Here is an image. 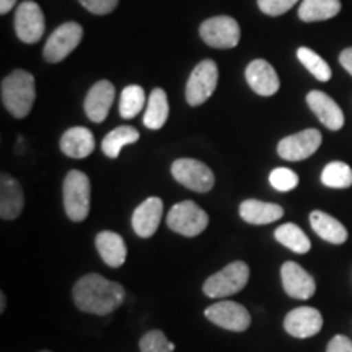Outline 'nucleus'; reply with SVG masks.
Returning a JSON list of instances; mask_svg holds the SVG:
<instances>
[{"mask_svg": "<svg viewBox=\"0 0 352 352\" xmlns=\"http://www.w3.org/2000/svg\"><path fill=\"white\" fill-rule=\"evenodd\" d=\"M270 183L272 188L277 189V191L287 192L298 186V175L290 168L280 166V168H274L271 171Z\"/></svg>", "mask_w": 352, "mask_h": 352, "instance_id": "obj_32", "label": "nucleus"}, {"mask_svg": "<svg viewBox=\"0 0 352 352\" xmlns=\"http://www.w3.org/2000/svg\"><path fill=\"white\" fill-rule=\"evenodd\" d=\"M206 44L217 50H230L240 41V26L235 19L222 15L206 20L199 28Z\"/></svg>", "mask_w": 352, "mask_h": 352, "instance_id": "obj_8", "label": "nucleus"}, {"mask_svg": "<svg viewBox=\"0 0 352 352\" xmlns=\"http://www.w3.org/2000/svg\"><path fill=\"white\" fill-rule=\"evenodd\" d=\"M168 98H166L165 90L162 88H155L147 100V109L144 114V124L148 129L157 131L165 126L166 120H168Z\"/></svg>", "mask_w": 352, "mask_h": 352, "instance_id": "obj_24", "label": "nucleus"}, {"mask_svg": "<svg viewBox=\"0 0 352 352\" xmlns=\"http://www.w3.org/2000/svg\"><path fill=\"white\" fill-rule=\"evenodd\" d=\"M25 206L23 189L20 183L10 175L2 173L0 176V217L3 220H13L21 214Z\"/></svg>", "mask_w": 352, "mask_h": 352, "instance_id": "obj_19", "label": "nucleus"}, {"mask_svg": "<svg viewBox=\"0 0 352 352\" xmlns=\"http://www.w3.org/2000/svg\"><path fill=\"white\" fill-rule=\"evenodd\" d=\"M321 183L328 188L346 189L352 186V168L342 162H331L321 171Z\"/></svg>", "mask_w": 352, "mask_h": 352, "instance_id": "obj_28", "label": "nucleus"}, {"mask_svg": "<svg viewBox=\"0 0 352 352\" xmlns=\"http://www.w3.org/2000/svg\"><path fill=\"white\" fill-rule=\"evenodd\" d=\"M82 36L83 28L76 21L60 25L46 41L43 51L44 59L51 64L60 63L80 44Z\"/></svg>", "mask_w": 352, "mask_h": 352, "instance_id": "obj_9", "label": "nucleus"}, {"mask_svg": "<svg viewBox=\"0 0 352 352\" xmlns=\"http://www.w3.org/2000/svg\"><path fill=\"white\" fill-rule=\"evenodd\" d=\"M280 277L285 294L297 300H307L315 294L316 284L315 279L303 270L300 264L287 261L280 267Z\"/></svg>", "mask_w": 352, "mask_h": 352, "instance_id": "obj_14", "label": "nucleus"}, {"mask_svg": "<svg viewBox=\"0 0 352 352\" xmlns=\"http://www.w3.org/2000/svg\"><path fill=\"white\" fill-rule=\"evenodd\" d=\"M36 91L34 77L26 70H13L2 80V103L16 120H23L33 108Z\"/></svg>", "mask_w": 352, "mask_h": 352, "instance_id": "obj_2", "label": "nucleus"}, {"mask_svg": "<svg viewBox=\"0 0 352 352\" xmlns=\"http://www.w3.org/2000/svg\"><path fill=\"white\" fill-rule=\"evenodd\" d=\"M44 28V15L41 7L36 2L26 0L21 2L15 13V32L20 41L26 44H34L43 38Z\"/></svg>", "mask_w": 352, "mask_h": 352, "instance_id": "obj_11", "label": "nucleus"}, {"mask_svg": "<svg viewBox=\"0 0 352 352\" xmlns=\"http://www.w3.org/2000/svg\"><path fill=\"white\" fill-rule=\"evenodd\" d=\"M64 209L72 222H82L90 212V179L78 170H70L64 179Z\"/></svg>", "mask_w": 352, "mask_h": 352, "instance_id": "obj_3", "label": "nucleus"}, {"mask_svg": "<svg viewBox=\"0 0 352 352\" xmlns=\"http://www.w3.org/2000/svg\"><path fill=\"white\" fill-rule=\"evenodd\" d=\"M43 352H51V351H43Z\"/></svg>", "mask_w": 352, "mask_h": 352, "instance_id": "obj_39", "label": "nucleus"}, {"mask_svg": "<svg viewBox=\"0 0 352 352\" xmlns=\"http://www.w3.org/2000/svg\"><path fill=\"white\" fill-rule=\"evenodd\" d=\"M240 215L245 222L253 223V226H266L283 217L284 209L272 202L246 199L240 204Z\"/></svg>", "mask_w": 352, "mask_h": 352, "instance_id": "obj_21", "label": "nucleus"}, {"mask_svg": "<svg viewBox=\"0 0 352 352\" xmlns=\"http://www.w3.org/2000/svg\"><path fill=\"white\" fill-rule=\"evenodd\" d=\"M219 82V69L214 60L206 59L195 67L186 83V101L191 107L206 103L215 91Z\"/></svg>", "mask_w": 352, "mask_h": 352, "instance_id": "obj_6", "label": "nucleus"}, {"mask_svg": "<svg viewBox=\"0 0 352 352\" xmlns=\"http://www.w3.org/2000/svg\"><path fill=\"white\" fill-rule=\"evenodd\" d=\"M206 318L212 321L217 327L228 329V331H246L252 324V315L240 303L232 300L217 302L206 308Z\"/></svg>", "mask_w": 352, "mask_h": 352, "instance_id": "obj_10", "label": "nucleus"}, {"mask_svg": "<svg viewBox=\"0 0 352 352\" xmlns=\"http://www.w3.org/2000/svg\"><path fill=\"white\" fill-rule=\"evenodd\" d=\"M164 215V202L160 197H148L132 214V228L142 239H151L160 226Z\"/></svg>", "mask_w": 352, "mask_h": 352, "instance_id": "obj_17", "label": "nucleus"}, {"mask_svg": "<svg viewBox=\"0 0 352 352\" xmlns=\"http://www.w3.org/2000/svg\"><path fill=\"white\" fill-rule=\"evenodd\" d=\"M114 94H116V90H114L111 82L100 80L95 83L88 91L85 103H83L88 120L94 122H103L107 120L109 109L113 107Z\"/></svg>", "mask_w": 352, "mask_h": 352, "instance_id": "obj_16", "label": "nucleus"}, {"mask_svg": "<svg viewBox=\"0 0 352 352\" xmlns=\"http://www.w3.org/2000/svg\"><path fill=\"white\" fill-rule=\"evenodd\" d=\"M140 134L135 127L132 126H120L116 129H113L107 138L101 142V151L104 152V155L109 158H118L120 157L121 148L124 145L135 144L139 140Z\"/></svg>", "mask_w": 352, "mask_h": 352, "instance_id": "obj_26", "label": "nucleus"}, {"mask_svg": "<svg viewBox=\"0 0 352 352\" xmlns=\"http://www.w3.org/2000/svg\"><path fill=\"white\" fill-rule=\"evenodd\" d=\"M340 63L342 67H344L347 72L352 76V47H347L340 54Z\"/></svg>", "mask_w": 352, "mask_h": 352, "instance_id": "obj_36", "label": "nucleus"}, {"mask_svg": "<svg viewBox=\"0 0 352 352\" xmlns=\"http://www.w3.org/2000/svg\"><path fill=\"white\" fill-rule=\"evenodd\" d=\"M88 12L95 13V15H107L116 8L120 0H78Z\"/></svg>", "mask_w": 352, "mask_h": 352, "instance_id": "obj_34", "label": "nucleus"}, {"mask_svg": "<svg viewBox=\"0 0 352 352\" xmlns=\"http://www.w3.org/2000/svg\"><path fill=\"white\" fill-rule=\"evenodd\" d=\"M145 104H147V98H145V91L142 87L129 85L122 90L120 113L124 120H132L134 116H138Z\"/></svg>", "mask_w": 352, "mask_h": 352, "instance_id": "obj_29", "label": "nucleus"}, {"mask_svg": "<svg viewBox=\"0 0 352 352\" xmlns=\"http://www.w3.org/2000/svg\"><path fill=\"white\" fill-rule=\"evenodd\" d=\"M171 175L184 188L196 192H208L212 189L215 178L212 170L195 158H179L171 165Z\"/></svg>", "mask_w": 352, "mask_h": 352, "instance_id": "obj_7", "label": "nucleus"}, {"mask_svg": "<svg viewBox=\"0 0 352 352\" xmlns=\"http://www.w3.org/2000/svg\"><path fill=\"white\" fill-rule=\"evenodd\" d=\"M166 223L171 230L183 236H197L206 230L209 215L196 202L183 201L175 204L166 215Z\"/></svg>", "mask_w": 352, "mask_h": 352, "instance_id": "obj_5", "label": "nucleus"}, {"mask_svg": "<svg viewBox=\"0 0 352 352\" xmlns=\"http://www.w3.org/2000/svg\"><path fill=\"white\" fill-rule=\"evenodd\" d=\"M274 236L280 245L292 250L294 253L305 254L310 252L311 248V243L310 240H308V236L305 235V232H303L300 227H297L296 223H284V226L276 228Z\"/></svg>", "mask_w": 352, "mask_h": 352, "instance_id": "obj_27", "label": "nucleus"}, {"mask_svg": "<svg viewBox=\"0 0 352 352\" xmlns=\"http://www.w3.org/2000/svg\"><path fill=\"white\" fill-rule=\"evenodd\" d=\"M341 10L340 0H302L298 16L302 21H323L336 16Z\"/></svg>", "mask_w": 352, "mask_h": 352, "instance_id": "obj_25", "label": "nucleus"}, {"mask_svg": "<svg viewBox=\"0 0 352 352\" xmlns=\"http://www.w3.org/2000/svg\"><path fill=\"white\" fill-rule=\"evenodd\" d=\"M15 3L16 0H0V13L6 15V13H8L13 7H15Z\"/></svg>", "mask_w": 352, "mask_h": 352, "instance_id": "obj_37", "label": "nucleus"}, {"mask_svg": "<svg viewBox=\"0 0 352 352\" xmlns=\"http://www.w3.org/2000/svg\"><path fill=\"white\" fill-rule=\"evenodd\" d=\"M124 287L100 274H87L74 285V302L85 314L108 315L124 302Z\"/></svg>", "mask_w": 352, "mask_h": 352, "instance_id": "obj_1", "label": "nucleus"}, {"mask_svg": "<svg viewBox=\"0 0 352 352\" xmlns=\"http://www.w3.org/2000/svg\"><path fill=\"white\" fill-rule=\"evenodd\" d=\"M327 352H352V341L347 336L338 334L328 342Z\"/></svg>", "mask_w": 352, "mask_h": 352, "instance_id": "obj_35", "label": "nucleus"}, {"mask_svg": "<svg viewBox=\"0 0 352 352\" xmlns=\"http://www.w3.org/2000/svg\"><path fill=\"white\" fill-rule=\"evenodd\" d=\"M0 311H6V296L3 294H0Z\"/></svg>", "mask_w": 352, "mask_h": 352, "instance_id": "obj_38", "label": "nucleus"}, {"mask_svg": "<svg viewBox=\"0 0 352 352\" xmlns=\"http://www.w3.org/2000/svg\"><path fill=\"white\" fill-rule=\"evenodd\" d=\"M96 250H98L101 259L111 267H120L124 264L127 256V248L124 240L116 232H100L95 240Z\"/></svg>", "mask_w": 352, "mask_h": 352, "instance_id": "obj_22", "label": "nucleus"}, {"mask_svg": "<svg viewBox=\"0 0 352 352\" xmlns=\"http://www.w3.org/2000/svg\"><path fill=\"white\" fill-rule=\"evenodd\" d=\"M245 77L252 90H254V94L261 96H272L279 90V77L267 60L256 59L250 63L245 70Z\"/></svg>", "mask_w": 352, "mask_h": 352, "instance_id": "obj_18", "label": "nucleus"}, {"mask_svg": "<svg viewBox=\"0 0 352 352\" xmlns=\"http://www.w3.org/2000/svg\"><path fill=\"white\" fill-rule=\"evenodd\" d=\"M308 108L315 113L320 122L327 126L329 131H340L344 126V114L340 104L334 101L331 96L323 94L320 90H311L307 95Z\"/></svg>", "mask_w": 352, "mask_h": 352, "instance_id": "obj_15", "label": "nucleus"}, {"mask_svg": "<svg viewBox=\"0 0 352 352\" xmlns=\"http://www.w3.org/2000/svg\"><path fill=\"white\" fill-rule=\"evenodd\" d=\"M297 2L298 0H258V7L266 15L279 16L289 12Z\"/></svg>", "mask_w": 352, "mask_h": 352, "instance_id": "obj_33", "label": "nucleus"}, {"mask_svg": "<svg viewBox=\"0 0 352 352\" xmlns=\"http://www.w3.org/2000/svg\"><path fill=\"white\" fill-rule=\"evenodd\" d=\"M60 151L70 158H87L95 151V138L87 127H70L60 138Z\"/></svg>", "mask_w": 352, "mask_h": 352, "instance_id": "obj_20", "label": "nucleus"}, {"mask_svg": "<svg viewBox=\"0 0 352 352\" xmlns=\"http://www.w3.org/2000/svg\"><path fill=\"white\" fill-rule=\"evenodd\" d=\"M297 57L303 64V67H305L316 80L328 82L329 78H331V69H329L327 60L316 54L315 51L308 50V47H298Z\"/></svg>", "mask_w": 352, "mask_h": 352, "instance_id": "obj_30", "label": "nucleus"}, {"mask_svg": "<svg viewBox=\"0 0 352 352\" xmlns=\"http://www.w3.org/2000/svg\"><path fill=\"white\" fill-rule=\"evenodd\" d=\"M321 140L323 138L318 129H305L280 140L277 145V153L289 162L305 160L318 151Z\"/></svg>", "mask_w": 352, "mask_h": 352, "instance_id": "obj_12", "label": "nucleus"}, {"mask_svg": "<svg viewBox=\"0 0 352 352\" xmlns=\"http://www.w3.org/2000/svg\"><path fill=\"white\" fill-rule=\"evenodd\" d=\"M250 279V267L243 261H233L222 271L215 272L206 280L202 289L204 294L210 298L230 297L233 294L240 292Z\"/></svg>", "mask_w": 352, "mask_h": 352, "instance_id": "obj_4", "label": "nucleus"}, {"mask_svg": "<svg viewBox=\"0 0 352 352\" xmlns=\"http://www.w3.org/2000/svg\"><path fill=\"white\" fill-rule=\"evenodd\" d=\"M175 344L168 341V338L164 333L153 329L144 334L140 340V352H173Z\"/></svg>", "mask_w": 352, "mask_h": 352, "instance_id": "obj_31", "label": "nucleus"}, {"mask_svg": "<svg viewBox=\"0 0 352 352\" xmlns=\"http://www.w3.org/2000/svg\"><path fill=\"white\" fill-rule=\"evenodd\" d=\"M284 328L290 336L311 338L318 334L323 328V316L314 307H298L296 310L289 311L284 320Z\"/></svg>", "mask_w": 352, "mask_h": 352, "instance_id": "obj_13", "label": "nucleus"}, {"mask_svg": "<svg viewBox=\"0 0 352 352\" xmlns=\"http://www.w3.org/2000/svg\"><path fill=\"white\" fill-rule=\"evenodd\" d=\"M310 223L320 239L333 245H342L347 240V230L340 220H336L327 212L314 210L310 214Z\"/></svg>", "mask_w": 352, "mask_h": 352, "instance_id": "obj_23", "label": "nucleus"}]
</instances>
